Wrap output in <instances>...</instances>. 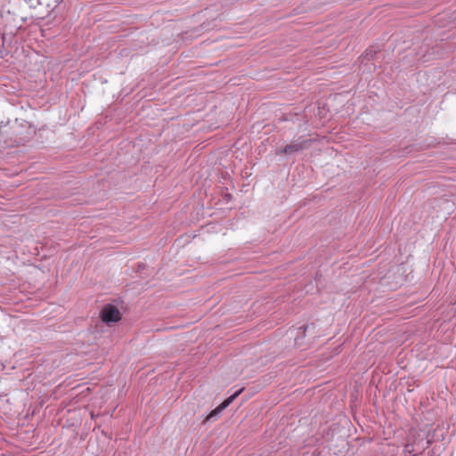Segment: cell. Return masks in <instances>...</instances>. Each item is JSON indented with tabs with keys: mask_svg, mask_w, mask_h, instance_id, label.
Segmentation results:
<instances>
[{
	"mask_svg": "<svg viewBox=\"0 0 456 456\" xmlns=\"http://www.w3.org/2000/svg\"><path fill=\"white\" fill-rule=\"evenodd\" d=\"M100 317L103 322H106V323H116V322H119L122 319V315L115 306L106 305L101 310Z\"/></svg>",
	"mask_w": 456,
	"mask_h": 456,
	"instance_id": "cell-1",
	"label": "cell"
},
{
	"mask_svg": "<svg viewBox=\"0 0 456 456\" xmlns=\"http://www.w3.org/2000/svg\"><path fill=\"white\" fill-rule=\"evenodd\" d=\"M242 391H243V388L240 389V390L236 391V392H235L234 394L230 396L229 398H227V399H225V400H224V401H223V402L221 403V404H220L219 406H218V407H216L215 409H213V410L211 411L210 414H208L207 416H206V418L204 419V422H209V421H210L211 419L215 417V416H217V415L220 414V413H221L222 411L225 410L226 407H228V406L230 405L231 403L234 402V399H236V398H237L238 396H240L241 395V394H242Z\"/></svg>",
	"mask_w": 456,
	"mask_h": 456,
	"instance_id": "cell-2",
	"label": "cell"
},
{
	"mask_svg": "<svg viewBox=\"0 0 456 456\" xmlns=\"http://www.w3.org/2000/svg\"><path fill=\"white\" fill-rule=\"evenodd\" d=\"M299 148H300V146L293 145V146H287V147H285L283 152H284V154H290V153H292V152H294V151L299 150Z\"/></svg>",
	"mask_w": 456,
	"mask_h": 456,
	"instance_id": "cell-3",
	"label": "cell"
}]
</instances>
